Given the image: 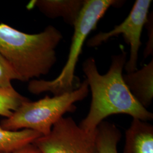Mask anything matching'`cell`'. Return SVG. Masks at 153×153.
I'll return each instance as SVG.
<instances>
[{"label":"cell","mask_w":153,"mask_h":153,"mask_svg":"<svg viewBox=\"0 0 153 153\" xmlns=\"http://www.w3.org/2000/svg\"><path fill=\"white\" fill-rule=\"evenodd\" d=\"M152 1L136 0L129 15L123 22L108 32H101L88 40V47H95L107 42L109 39L121 35L130 46V55L124 66L127 73L137 71L138 53L142 44L141 38L143 27L148 21L149 11Z\"/></svg>","instance_id":"8992f818"},{"label":"cell","mask_w":153,"mask_h":153,"mask_svg":"<svg viewBox=\"0 0 153 153\" xmlns=\"http://www.w3.org/2000/svg\"><path fill=\"white\" fill-rule=\"evenodd\" d=\"M29 99L21 95L13 87L0 88V116L9 118L24 102Z\"/></svg>","instance_id":"7c38bea8"},{"label":"cell","mask_w":153,"mask_h":153,"mask_svg":"<svg viewBox=\"0 0 153 153\" xmlns=\"http://www.w3.org/2000/svg\"><path fill=\"white\" fill-rule=\"evenodd\" d=\"M123 153H153V126L147 121L133 119L126 131Z\"/></svg>","instance_id":"9c48e42d"},{"label":"cell","mask_w":153,"mask_h":153,"mask_svg":"<svg viewBox=\"0 0 153 153\" xmlns=\"http://www.w3.org/2000/svg\"><path fill=\"white\" fill-rule=\"evenodd\" d=\"M85 0H35L27 5L28 9L36 7L44 16L52 19L62 18L66 23L73 27Z\"/></svg>","instance_id":"52a82bcc"},{"label":"cell","mask_w":153,"mask_h":153,"mask_svg":"<svg viewBox=\"0 0 153 153\" xmlns=\"http://www.w3.org/2000/svg\"><path fill=\"white\" fill-rule=\"evenodd\" d=\"M123 78L133 96L145 108L153 99V60L140 70L123 74Z\"/></svg>","instance_id":"ba28073f"},{"label":"cell","mask_w":153,"mask_h":153,"mask_svg":"<svg viewBox=\"0 0 153 153\" xmlns=\"http://www.w3.org/2000/svg\"><path fill=\"white\" fill-rule=\"evenodd\" d=\"M95 131H85L71 117H63L33 143L42 153H97Z\"/></svg>","instance_id":"5b68a950"},{"label":"cell","mask_w":153,"mask_h":153,"mask_svg":"<svg viewBox=\"0 0 153 153\" xmlns=\"http://www.w3.org/2000/svg\"><path fill=\"white\" fill-rule=\"evenodd\" d=\"M63 38L52 25L37 33H23L0 23V53L8 61L22 82L46 75L57 61L56 49Z\"/></svg>","instance_id":"7a4b0ae2"},{"label":"cell","mask_w":153,"mask_h":153,"mask_svg":"<svg viewBox=\"0 0 153 153\" xmlns=\"http://www.w3.org/2000/svg\"><path fill=\"white\" fill-rule=\"evenodd\" d=\"M13 80L22 81L10 62L0 53V88H12Z\"/></svg>","instance_id":"4fadbf2b"},{"label":"cell","mask_w":153,"mask_h":153,"mask_svg":"<svg viewBox=\"0 0 153 153\" xmlns=\"http://www.w3.org/2000/svg\"><path fill=\"white\" fill-rule=\"evenodd\" d=\"M153 13L152 14H149L148 21L145 25L147 27L148 31V42L146 43V46L144 51V57L148 58L150 55H153Z\"/></svg>","instance_id":"5bb4252c"},{"label":"cell","mask_w":153,"mask_h":153,"mask_svg":"<svg viewBox=\"0 0 153 153\" xmlns=\"http://www.w3.org/2000/svg\"><path fill=\"white\" fill-rule=\"evenodd\" d=\"M123 2V1L116 0H85L73 26L74 33L68 57L60 74L52 80H31L28 83V90L35 95L51 92L56 96L71 93L79 88L80 80L76 76L75 71L83 44L88 35L97 28L99 21L109 7L120 6Z\"/></svg>","instance_id":"3957f363"},{"label":"cell","mask_w":153,"mask_h":153,"mask_svg":"<svg viewBox=\"0 0 153 153\" xmlns=\"http://www.w3.org/2000/svg\"><path fill=\"white\" fill-rule=\"evenodd\" d=\"M121 133L116 126L103 121L99 124L95 131L97 153H118L117 146Z\"/></svg>","instance_id":"8fae6325"},{"label":"cell","mask_w":153,"mask_h":153,"mask_svg":"<svg viewBox=\"0 0 153 153\" xmlns=\"http://www.w3.org/2000/svg\"><path fill=\"white\" fill-rule=\"evenodd\" d=\"M10 153H42L33 143L27 145Z\"/></svg>","instance_id":"9a60e30c"},{"label":"cell","mask_w":153,"mask_h":153,"mask_svg":"<svg viewBox=\"0 0 153 153\" xmlns=\"http://www.w3.org/2000/svg\"><path fill=\"white\" fill-rule=\"evenodd\" d=\"M89 93L88 82L84 80L79 88L71 93L53 97L46 95L38 101L24 102L9 118L1 121L0 126L9 131L25 129L47 136L55 124L68 112L76 109L74 104L85 99Z\"/></svg>","instance_id":"277c9868"},{"label":"cell","mask_w":153,"mask_h":153,"mask_svg":"<svg viewBox=\"0 0 153 153\" xmlns=\"http://www.w3.org/2000/svg\"><path fill=\"white\" fill-rule=\"evenodd\" d=\"M126 59L127 53L124 51L112 56L109 69L104 74L99 73L92 57L83 62L82 70L91 92L89 112L79 125L84 131H95L105 118L115 114H126L145 121L153 119V114L137 101L123 80Z\"/></svg>","instance_id":"6da1fadb"},{"label":"cell","mask_w":153,"mask_h":153,"mask_svg":"<svg viewBox=\"0 0 153 153\" xmlns=\"http://www.w3.org/2000/svg\"><path fill=\"white\" fill-rule=\"evenodd\" d=\"M42 136L37 131L25 129L9 131L0 126V153H10L27 145L33 143Z\"/></svg>","instance_id":"30bf717a"}]
</instances>
